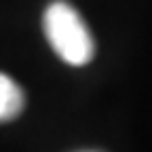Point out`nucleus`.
<instances>
[{
	"mask_svg": "<svg viewBox=\"0 0 152 152\" xmlns=\"http://www.w3.org/2000/svg\"><path fill=\"white\" fill-rule=\"evenodd\" d=\"M26 93L11 76L0 72V123H9L23 112Z\"/></svg>",
	"mask_w": 152,
	"mask_h": 152,
	"instance_id": "obj_2",
	"label": "nucleus"
},
{
	"mask_svg": "<svg viewBox=\"0 0 152 152\" xmlns=\"http://www.w3.org/2000/svg\"><path fill=\"white\" fill-rule=\"evenodd\" d=\"M89 152H91V150H89Z\"/></svg>",
	"mask_w": 152,
	"mask_h": 152,
	"instance_id": "obj_3",
	"label": "nucleus"
},
{
	"mask_svg": "<svg viewBox=\"0 0 152 152\" xmlns=\"http://www.w3.org/2000/svg\"><path fill=\"white\" fill-rule=\"evenodd\" d=\"M42 28L51 49L70 66H85L95 55V40L80 13L64 0H55L45 11Z\"/></svg>",
	"mask_w": 152,
	"mask_h": 152,
	"instance_id": "obj_1",
	"label": "nucleus"
}]
</instances>
